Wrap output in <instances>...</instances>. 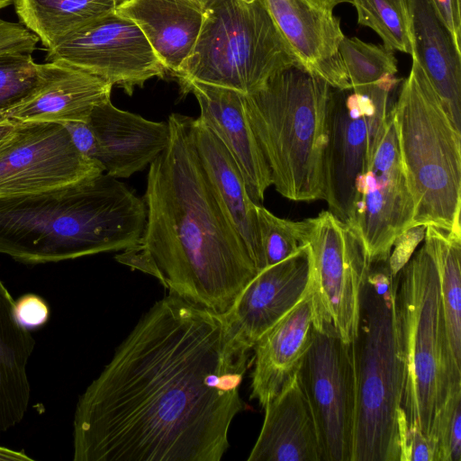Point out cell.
<instances>
[{"label": "cell", "mask_w": 461, "mask_h": 461, "mask_svg": "<svg viewBox=\"0 0 461 461\" xmlns=\"http://www.w3.org/2000/svg\"><path fill=\"white\" fill-rule=\"evenodd\" d=\"M37 83L38 63L32 54L0 55V123L9 121V112L32 95Z\"/></svg>", "instance_id": "31"}, {"label": "cell", "mask_w": 461, "mask_h": 461, "mask_svg": "<svg viewBox=\"0 0 461 461\" xmlns=\"http://www.w3.org/2000/svg\"><path fill=\"white\" fill-rule=\"evenodd\" d=\"M435 461H461V387L448 394L434 418Z\"/></svg>", "instance_id": "32"}, {"label": "cell", "mask_w": 461, "mask_h": 461, "mask_svg": "<svg viewBox=\"0 0 461 461\" xmlns=\"http://www.w3.org/2000/svg\"><path fill=\"white\" fill-rule=\"evenodd\" d=\"M0 460L3 461H32L33 459L24 452L14 451L13 449L0 447Z\"/></svg>", "instance_id": "38"}, {"label": "cell", "mask_w": 461, "mask_h": 461, "mask_svg": "<svg viewBox=\"0 0 461 461\" xmlns=\"http://www.w3.org/2000/svg\"><path fill=\"white\" fill-rule=\"evenodd\" d=\"M38 42V37L23 24L0 18V55L32 54Z\"/></svg>", "instance_id": "34"}, {"label": "cell", "mask_w": 461, "mask_h": 461, "mask_svg": "<svg viewBox=\"0 0 461 461\" xmlns=\"http://www.w3.org/2000/svg\"><path fill=\"white\" fill-rule=\"evenodd\" d=\"M190 2H193L200 6H202L203 8H205L207 6V5L212 1V0H188Z\"/></svg>", "instance_id": "41"}, {"label": "cell", "mask_w": 461, "mask_h": 461, "mask_svg": "<svg viewBox=\"0 0 461 461\" xmlns=\"http://www.w3.org/2000/svg\"><path fill=\"white\" fill-rule=\"evenodd\" d=\"M297 374L314 417L322 461H351L355 384L350 345L314 329Z\"/></svg>", "instance_id": "14"}, {"label": "cell", "mask_w": 461, "mask_h": 461, "mask_svg": "<svg viewBox=\"0 0 461 461\" xmlns=\"http://www.w3.org/2000/svg\"><path fill=\"white\" fill-rule=\"evenodd\" d=\"M339 53L351 87L378 84L397 75L393 51L384 45L345 36L339 44Z\"/></svg>", "instance_id": "29"}, {"label": "cell", "mask_w": 461, "mask_h": 461, "mask_svg": "<svg viewBox=\"0 0 461 461\" xmlns=\"http://www.w3.org/2000/svg\"><path fill=\"white\" fill-rule=\"evenodd\" d=\"M412 54L461 131V50L438 16L431 0H405Z\"/></svg>", "instance_id": "22"}, {"label": "cell", "mask_w": 461, "mask_h": 461, "mask_svg": "<svg viewBox=\"0 0 461 461\" xmlns=\"http://www.w3.org/2000/svg\"><path fill=\"white\" fill-rule=\"evenodd\" d=\"M46 62L58 61L95 75L131 95L166 69L140 29L111 12L47 49Z\"/></svg>", "instance_id": "12"}, {"label": "cell", "mask_w": 461, "mask_h": 461, "mask_svg": "<svg viewBox=\"0 0 461 461\" xmlns=\"http://www.w3.org/2000/svg\"><path fill=\"white\" fill-rule=\"evenodd\" d=\"M13 0H0V10L12 5Z\"/></svg>", "instance_id": "42"}, {"label": "cell", "mask_w": 461, "mask_h": 461, "mask_svg": "<svg viewBox=\"0 0 461 461\" xmlns=\"http://www.w3.org/2000/svg\"><path fill=\"white\" fill-rule=\"evenodd\" d=\"M109 82L58 61L38 63V83L32 95L11 110L18 122H88L92 110L111 100Z\"/></svg>", "instance_id": "18"}, {"label": "cell", "mask_w": 461, "mask_h": 461, "mask_svg": "<svg viewBox=\"0 0 461 461\" xmlns=\"http://www.w3.org/2000/svg\"><path fill=\"white\" fill-rule=\"evenodd\" d=\"M293 66L301 64L264 0H212L194 50L175 77L180 86L197 81L246 95Z\"/></svg>", "instance_id": "8"}, {"label": "cell", "mask_w": 461, "mask_h": 461, "mask_svg": "<svg viewBox=\"0 0 461 461\" xmlns=\"http://www.w3.org/2000/svg\"><path fill=\"white\" fill-rule=\"evenodd\" d=\"M264 1L301 66L333 88H350L339 53L345 35L333 8L315 0Z\"/></svg>", "instance_id": "16"}, {"label": "cell", "mask_w": 461, "mask_h": 461, "mask_svg": "<svg viewBox=\"0 0 461 461\" xmlns=\"http://www.w3.org/2000/svg\"><path fill=\"white\" fill-rule=\"evenodd\" d=\"M396 291L397 275L388 259L371 263L357 334L349 344L355 384L351 461H401L405 366Z\"/></svg>", "instance_id": "4"}, {"label": "cell", "mask_w": 461, "mask_h": 461, "mask_svg": "<svg viewBox=\"0 0 461 461\" xmlns=\"http://www.w3.org/2000/svg\"><path fill=\"white\" fill-rule=\"evenodd\" d=\"M251 349L224 314L157 301L78 398L75 461H220Z\"/></svg>", "instance_id": "1"}, {"label": "cell", "mask_w": 461, "mask_h": 461, "mask_svg": "<svg viewBox=\"0 0 461 461\" xmlns=\"http://www.w3.org/2000/svg\"><path fill=\"white\" fill-rule=\"evenodd\" d=\"M396 296L405 366L402 408L407 426L431 439L436 414L461 387V370L450 355L438 273L424 244L397 274Z\"/></svg>", "instance_id": "7"}, {"label": "cell", "mask_w": 461, "mask_h": 461, "mask_svg": "<svg viewBox=\"0 0 461 461\" xmlns=\"http://www.w3.org/2000/svg\"><path fill=\"white\" fill-rule=\"evenodd\" d=\"M59 123L68 130L76 148L85 157L102 166L99 162L98 142L88 122L68 121Z\"/></svg>", "instance_id": "36"}, {"label": "cell", "mask_w": 461, "mask_h": 461, "mask_svg": "<svg viewBox=\"0 0 461 461\" xmlns=\"http://www.w3.org/2000/svg\"><path fill=\"white\" fill-rule=\"evenodd\" d=\"M114 11L140 29L173 77L192 54L204 17V8L188 0H122Z\"/></svg>", "instance_id": "23"}, {"label": "cell", "mask_w": 461, "mask_h": 461, "mask_svg": "<svg viewBox=\"0 0 461 461\" xmlns=\"http://www.w3.org/2000/svg\"><path fill=\"white\" fill-rule=\"evenodd\" d=\"M36 341L14 314V300L0 281V433L20 423L28 410L29 358Z\"/></svg>", "instance_id": "25"}, {"label": "cell", "mask_w": 461, "mask_h": 461, "mask_svg": "<svg viewBox=\"0 0 461 461\" xmlns=\"http://www.w3.org/2000/svg\"><path fill=\"white\" fill-rule=\"evenodd\" d=\"M424 245L436 266L447 344L461 370V233L428 225Z\"/></svg>", "instance_id": "27"}, {"label": "cell", "mask_w": 461, "mask_h": 461, "mask_svg": "<svg viewBox=\"0 0 461 461\" xmlns=\"http://www.w3.org/2000/svg\"><path fill=\"white\" fill-rule=\"evenodd\" d=\"M50 307L38 294H25L14 301V314L18 322L31 330L42 327L49 321Z\"/></svg>", "instance_id": "35"}, {"label": "cell", "mask_w": 461, "mask_h": 461, "mask_svg": "<svg viewBox=\"0 0 461 461\" xmlns=\"http://www.w3.org/2000/svg\"><path fill=\"white\" fill-rule=\"evenodd\" d=\"M413 212L392 108L380 141L354 184L349 225L360 233L371 263L389 258L394 242L411 229Z\"/></svg>", "instance_id": "11"}, {"label": "cell", "mask_w": 461, "mask_h": 461, "mask_svg": "<svg viewBox=\"0 0 461 461\" xmlns=\"http://www.w3.org/2000/svg\"><path fill=\"white\" fill-rule=\"evenodd\" d=\"M357 23L373 30L383 45L411 56L413 47L405 0H350Z\"/></svg>", "instance_id": "28"}, {"label": "cell", "mask_w": 461, "mask_h": 461, "mask_svg": "<svg viewBox=\"0 0 461 461\" xmlns=\"http://www.w3.org/2000/svg\"><path fill=\"white\" fill-rule=\"evenodd\" d=\"M191 120L169 115L167 145L149 167L142 235L115 259L155 276L170 294L225 314L258 270L208 181Z\"/></svg>", "instance_id": "2"}, {"label": "cell", "mask_w": 461, "mask_h": 461, "mask_svg": "<svg viewBox=\"0 0 461 461\" xmlns=\"http://www.w3.org/2000/svg\"><path fill=\"white\" fill-rule=\"evenodd\" d=\"M330 90L320 77L293 66L244 95L247 117L268 165L272 185L291 201L324 200Z\"/></svg>", "instance_id": "5"}, {"label": "cell", "mask_w": 461, "mask_h": 461, "mask_svg": "<svg viewBox=\"0 0 461 461\" xmlns=\"http://www.w3.org/2000/svg\"><path fill=\"white\" fill-rule=\"evenodd\" d=\"M310 270L307 244L288 258L258 271L224 314L238 339L252 349L307 294Z\"/></svg>", "instance_id": "15"}, {"label": "cell", "mask_w": 461, "mask_h": 461, "mask_svg": "<svg viewBox=\"0 0 461 461\" xmlns=\"http://www.w3.org/2000/svg\"><path fill=\"white\" fill-rule=\"evenodd\" d=\"M146 204L105 173L66 186L0 198V254L26 265L122 251L140 239Z\"/></svg>", "instance_id": "3"}, {"label": "cell", "mask_w": 461, "mask_h": 461, "mask_svg": "<svg viewBox=\"0 0 461 461\" xmlns=\"http://www.w3.org/2000/svg\"><path fill=\"white\" fill-rule=\"evenodd\" d=\"M180 90L184 95H194L200 108L199 120L227 148L241 171L249 197L260 204L272 179L247 117L244 95L197 81L186 83Z\"/></svg>", "instance_id": "17"}, {"label": "cell", "mask_w": 461, "mask_h": 461, "mask_svg": "<svg viewBox=\"0 0 461 461\" xmlns=\"http://www.w3.org/2000/svg\"><path fill=\"white\" fill-rule=\"evenodd\" d=\"M88 123L99 146L104 172L115 178L130 177L144 169L167 147V122H153L114 106L111 100L96 105Z\"/></svg>", "instance_id": "19"}, {"label": "cell", "mask_w": 461, "mask_h": 461, "mask_svg": "<svg viewBox=\"0 0 461 461\" xmlns=\"http://www.w3.org/2000/svg\"><path fill=\"white\" fill-rule=\"evenodd\" d=\"M431 1L456 47L461 50V0Z\"/></svg>", "instance_id": "37"}, {"label": "cell", "mask_w": 461, "mask_h": 461, "mask_svg": "<svg viewBox=\"0 0 461 461\" xmlns=\"http://www.w3.org/2000/svg\"><path fill=\"white\" fill-rule=\"evenodd\" d=\"M0 148V198L66 186L104 173L55 122H18Z\"/></svg>", "instance_id": "13"}, {"label": "cell", "mask_w": 461, "mask_h": 461, "mask_svg": "<svg viewBox=\"0 0 461 461\" xmlns=\"http://www.w3.org/2000/svg\"><path fill=\"white\" fill-rule=\"evenodd\" d=\"M15 121H7L0 123V148L8 140L15 129Z\"/></svg>", "instance_id": "39"}, {"label": "cell", "mask_w": 461, "mask_h": 461, "mask_svg": "<svg viewBox=\"0 0 461 461\" xmlns=\"http://www.w3.org/2000/svg\"><path fill=\"white\" fill-rule=\"evenodd\" d=\"M314 332L311 288L255 343L250 399L264 408L295 375Z\"/></svg>", "instance_id": "20"}, {"label": "cell", "mask_w": 461, "mask_h": 461, "mask_svg": "<svg viewBox=\"0 0 461 461\" xmlns=\"http://www.w3.org/2000/svg\"><path fill=\"white\" fill-rule=\"evenodd\" d=\"M402 82L393 77L348 89L331 87L327 106V141L323 159L324 201L329 211L350 224L354 184L384 133Z\"/></svg>", "instance_id": "9"}, {"label": "cell", "mask_w": 461, "mask_h": 461, "mask_svg": "<svg viewBox=\"0 0 461 461\" xmlns=\"http://www.w3.org/2000/svg\"><path fill=\"white\" fill-rule=\"evenodd\" d=\"M334 9V7L339 4L350 3V0H315Z\"/></svg>", "instance_id": "40"}, {"label": "cell", "mask_w": 461, "mask_h": 461, "mask_svg": "<svg viewBox=\"0 0 461 461\" xmlns=\"http://www.w3.org/2000/svg\"><path fill=\"white\" fill-rule=\"evenodd\" d=\"M308 249L314 329L350 344L371 266L366 244L355 227L322 211L312 218Z\"/></svg>", "instance_id": "10"}, {"label": "cell", "mask_w": 461, "mask_h": 461, "mask_svg": "<svg viewBox=\"0 0 461 461\" xmlns=\"http://www.w3.org/2000/svg\"><path fill=\"white\" fill-rule=\"evenodd\" d=\"M256 210L265 267L288 258L307 246L312 218L286 220L260 204L256 205Z\"/></svg>", "instance_id": "30"}, {"label": "cell", "mask_w": 461, "mask_h": 461, "mask_svg": "<svg viewBox=\"0 0 461 461\" xmlns=\"http://www.w3.org/2000/svg\"><path fill=\"white\" fill-rule=\"evenodd\" d=\"M194 146L208 181L231 223L245 242L258 271L265 268L256 205L236 161L220 139L199 118H192Z\"/></svg>", "instance_id": "24"}, {"label": "cell", "mask_w": 461, "mask_h": 461, "mask_svg": "<svg viewBox=\"0 0 461 461\" xmlns=\"http://www.w3.org/2000/svg\"><path fill=\"white\" fill-rule=\"evenodd\" d=\"M401 461H435V444L416 427H408L404 412L399 420Z\"/></svg>", "instance_id": "33"}, {"label": "cell", "mask_w": 461, "mask_h": 461, "mask_svg": "<svg viewBox=\"0 0 461 461\" xmlns=\"http://www.w3.org/2000/svg\"><path fill=\"white\" fill-rule=\"evenodd\" d=\"M393 113L414 205L411 229L431 225L461 233V131L414 58Z\"/></svg>", "instance_id": "6"}, {"label": "cell", "mask_w": 461, "mask_h": 461, "mask_svg": "<svg viewBox=\"0 0 461 461\" xmlns=\"http://www.w3.org/2000/svg\"><path fill=\"white\" fill-rule=\"evenodd\" d=\"M264 409L249 461H322L314 417L297 372Z\"/></svg>", "instance_id": "21"}, {"label": "cell", "mask_w": 461, "mask_h": 461, "mask_svg": "<svg viewBox=\"0 0 461 461\" xmlns=\"http://www.w3.org/2000/svg\"><path fill=\"white\" fill-rule=\"evenodd\" d=\"M122 0H13L26 29L50 49L68 34L115 10Z\"/></svg>", "instance_id": "26"}]
</instances>
